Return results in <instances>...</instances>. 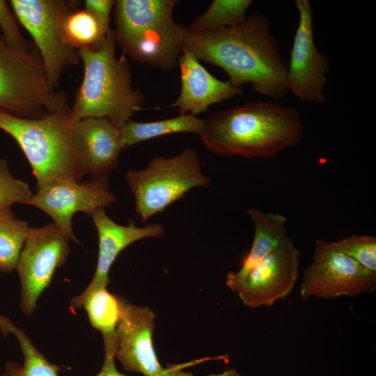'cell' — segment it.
I'll return each instance as SVG.
<instances>
[{
  "mask_svg": "<svg viewBox=\"0 0 376 376\" xmlns=\"http://www.w3.org/2000/svg\"><path fill=\"white\" fill-rule=\"evenodd\" d=\"M184 47L198 61L223 69L235 86L251 83L256 93L275 100L289 92L288 64L271 32L269 20L261 13H253L233 27L189 32Z\"/></svg>",
  "mask_w": 376,
  "mask_h": 376,
  "instance_id": "6da1fadb",
  "label": "cell"
},
{
  "mask_svg": "<svg viewBox=\"0 0 376 376\" xmlns=\"http://www.w3.org/2000/svg\"><path fill=\"white\" fill-rule=\"evenodd\" d=\"M304 134L297 109L273 102H250L209 114L199 134L219 156L271 158L295 146Z\"/></svg>",
  "mask_w": 376,
  "mask_h": 376,
  "instance_id": "7a4b0ae2",
  "label": "cell"
},
{
  "mask_svg": "<svg viewBox=\"0 0 376 376\" xmlns=\"http://www.w3.org/2000/svg\"><path fill=\"white\" fill-rule=\"evenodd\" d=\"M76 123L67 96L39 118L19 117L0 109V129L22 149L37 189L58 181L81 182L86 174L78 153Z\"/></svg>",
  "mask_w": 376,
  "mask_h": 376,
  "instance_id": "3957f363",
  "label": "cell"
},
{
  "mask_svg": "<svg viewBox=\"0 0 376 376\" xmlns=\"http://www.w3.org/2000/svg\"><path fill=\"white\" fill-rule=\"evenodd\" d=\"M116 43L114 31L110 29L97 49L77 51L84 77L71 107L76 121L104 118L121 130L141 109L144 93L132 88L129 63L123 56H116Z\"/></svg>",
  "mask_w": 376,
  "mask_h": 376,
  "instance_id": "277c9868",
  "label": "cell"
},
{
  "mask_svg": "<svg viewBox=\"0 0 376 376\" xmlns=\"http://www.w3.org/2000/svg\"><path fill=\"white\" fill-rule=\"evenodd\" d=\"M176 0H117L116 42L136 62L164 72L178 65L187 26L175 22Z\"/></svg>",
  "mask_w": 376,
  "mask_h": 376,
  "instance_id": "5b68a950",
  "label": "cell"
},
{
  "mask_svg": "<svg viewBox=\"0 0 376 376\" xmlns=\"http://www.w3.org/2000/svg\"><path fill=\"white\" fill-rule=\"evenodd\" d=\"M125 180L141 223L163 212L191 189L210 185L194 148L171 157H155L145 169L127 171Z\"/></svg>",
  "mask_w": 376,
  "mask_h": 376,
  "instance_id": "8992f818",
  "label": "cell"
},
{
  "mask_svg": "<svg viewBox=\"0 0 376 376\" xmlns=\"http://www.w3.org/2000/svg\"><path fill=\"white\" fill-rule=\"evenodd\" d=\"M65 96L49 89L36 47L13 49L0 32V109L19 117L39 118Z\"/></svg>",
  "mask_w": 376,
  "mask_h": 376,
  "instance_id": "52a82bcc",
  "label": "cell"
},
{
  "mask_svg": "<svg viewBox=\"0 0 376 376\" xmlns=\"http://www.w3.org/2000/svg\"><path fill=\"white\" fill-rule=\"evenodd\" d=\"M9 3L18 22L33 38L49 88L54 92L64 70L80 61L63 33L64 18L72 10L62 0H11Z\"/></svg>",
  "mask_w": 376,
  "mask_h": 376,
  "instance_id": "ba28073f",
  "label": "cell"
},
{
  "mask_svg": "<svg viewBox=\"0 0 376 376\" xmlns=\"http://www.w3.org/2000/svg\"><path fill=\"white\" fill-rule=\"evenodd\" d=\"M375 289V273L338 251L332 242L316 239L313 261L300 285L302 299L355 296Z\"/></svg>",
  "mask_w": 376,
  "mask_h": 376,
  "instance_id": "9c48e42d",
  "label": "cell"
},
{
  "mask_svg": "<svg viewBox=\"0 0 376 376\" xmlns=\"http://www.w3.org/2000/svg\"><path fill=\"white\" fill-rule=\"evenodd\" d=\"M70 240L54 222L30 227L15 269L21 285L20 308L26 315L34 311L55 270L65 263Z\"/></svg>",
  "mask_w": 376,
  "mask_h": 376,
  "instance_id": "30bf717a",
  "label": "cell"
},
{
  "mask_svg": "<svg viewBox=\"0 0 376 376\" xmlns=\"http://www.w3.org/2000/svg\"><path fill=\"white\" fill-rule=\"evenodd\" d=\"M299 24L288 64L286 83L288 91L306 103L324 104L323 88L329 58L316 47L313 35V13L308 0H296Z\"/></svg>",
  "mask_w": 376,
  "mask_h": 376,
  "instance_id": "8fae6325",
  "label": "cell"
},
{
  "mask_svg": "<svg viewBox=\"0 0 376 376\" xmlns=\"http://www.w3.org/2000/svg\"><path fill=\"white\" fill-rule=\"evenodd\" d=\"M121 313L116 328V357L125 370L144 376H194L181 371L184 365L164 368L152 344L155 315L146 306H137L120 299ZM230 376L228 371L219 375Z\"/></svg>",
  "mask_w": 376,
  "mask_h": 376,
  "instance_id": "7c38bea8",
  "label": "cell"
},
{
  "mask_svg": "<svg viewBox=\"0 0 376 376\" xmlns=\"http://www.w3.org/2000/svg\"><path fill=\"white\" fill-rule=\"evenodd\" d=\"M117 197L109 189V180L58 181L37 189L28 205L48 214L72 240L77 241L72 219L77 212L91 215L115 203Z\"/></svg>",
  "mask_w": 376,
  "mask_h": 376,
  "instance_id": "4fadbf2b",
  "label": "cell"
},
{
  "mask_svg": "<svg viewBox=\"0 0 376 376\" xmlns=\"http://www.w3.org/2000/svg\"><path fill=\"white\" fill-rule=\"evenodd\" d=\"M300 253L288 236L247 275L236 292L249 308L271 306L292 290L298 278Z\"/></svg>",
  "mask_w": 376,
  "mask_h": 376,
  "instance_id": "5bb4252c",
  "label": "cell"
},
{
  "mask_svg": "<svg viewBox=\"0 0 376 376\" xmlns=\"http://www.w3.org/2000/svg\"><path fill=\"white\" fill-rule=\"evenodd\" d=\"M96 228L99 250L95 274L86 288L70 301V306L79 308L84 298L92 291L107 287L109 282V272L120 253L133 242L147 237H160L165 232L160 224H152L143 227L136 226L132 221L124 226L116 223L107 216L104 209L91 215Z\"/></svg>",
  "mask_w": 376,
  "mask_h": 376,
  "instance_id": "9a60e30c",
  "label": "cell"
},
{
  "mask_svg": "<svg viewBox=\"0 0 376 376\" xmlns=\"http://www.w3.org/2000/svg\"><path fill=\"white\" fill-rule=\"evenodd\" d=\"M181 88L177 100L171 105L180 115H197L205 112L214 104L242 94V88L211 75L196 56L186 48L178 60Z\"/></svg>",
  "mask_w": 376,
  "mask_h": 376,
  "instance_id": "2e32d148",
  "label": "cell"
},
{
  "mask_svg": "<svg viewBox=\"0 0 376 376\" xmlns=\"http://www.w3.org/2000/svg\"><path fill=\"white\" fill-rule=\"evenodd\" d=\"M78 153L86 173L94 180H109L118 168L124 149L120 130L107 118H88L76 123Z\"/></svg>",
  "mask_w": 376,
  "mask_h": 376,
  "instance_id": "e0dca14e",
  "label": "cell"
},
{
  "mask_svg": "<svg viewBox=\"0 0 376 376\" xmlns=\"http://www.w3.org/2000/svg\"><path fill=\"white\" fill-rule=\"evenodd\" d=\"M246 212L254 224L255 231L251 247L243 258L241 267L227 274L226 285L235 292L250 272L288 237L284 215L256 207L248 208Z\"/></svg>",
  "mask_w": 376,
  "mask_h": 376,
  "instance_id": "ac0fdd59",
  "label": "cell"
},
{
  "mask_svg": "<svg viewBox=\"0 0 376 376\" xmlns=\"http://www.w3.org/2000/svg\"><path fill=\"white\" fill-rule=\"evenodd\" d=\"M203 119L192 114L160 120L158 121L141 123L132 119L127 121L120 130L124 148L140 142L175 133H194L200 134Z\"/></svg>",
  "mask_w": 376,
  "mask_h": 376,
  "instance_id": "d6986e66",
  "label": "cell"
},
{
  "mask_svg": "<svg viewBox=\"0 0 376 376\" xmlns=\"http://www.w3.org/2000/svg\"><path fill=\"white\" fill-rule=\"evenodd\" d=\"M81 307L86 310L91 324L102 335L104 344L117 343L116 328L120 318V300L107 287L90 292Z\"/></svg>",
  "mask_w": 376,
  "mask_h": 376,
  "instance_id": "ffe728a7",
  "label": "cell"
},
{
  "mask_svg": "<svg viewBox=\"0 0 376 376\" xmlns=\"http://www.w3.org/2000/svg\"><path fill=\"white\" fill-rule=\"evenodd\" d=\"M109 30L93 13L84 8L70 11L63 22L65 41L77 51L97 49Z\"/></svg>",
  "mask_w": 376,
  "mask_h": 376,
  "instance_id": "44dd1931",
  "label": "cell"
},
{
  "mask_svg": "<svg viewBox=\"0 0 376 376\" xmlns=\"http://www.w3.org/2000/svg\"><path fill=\"white\" fill-rule=\"evenodd\" d=\"M251 0H214L207 10L187 26L191 33L221 30L237 26L246 18Z\"/></svg>",
  "mask_w": 376,
  "mask_h": 376,
  "instance_id": "7402d4cb",
  "label": "cell"
},
{
  "mask_svg": "<svg viewBox=\"0 0 376 376\" xmlns=\"http://www.w3.org/2000/svg\"><path fill=\"white\" fill-rule=\"evenodd\" d=\"M30 227L19 219L11 207L0 210V272L10 273L16 269L19 256Z\"/></svg>",
  "mask_w": 376,
  "mask_h": 376,
  "instance_id": "603a6c76",
  "label": "cell"
},
{
  "mask_svg": "<svg viewBox=\"0 0 376 376\" xmlns=\"http://www.w3.org/2000/svg\"><path fill=\"white\" fill-rule=\"evenodd\" d=\"M340 252L350 257L366 269L376 274V237L353 235L332 242Z\"/></svg>",
  "mask_w": 376,
  "mask_h": 376,
  "instance_id": "cb8c5ba5",
  "label": "cell"
},
{
  "mask_svg": "<svg viewBox=\"0 0 376 376\" xmlns=\"http://www.w3.org/2000/svg\"><path fill=\"white\" fill-rule=\"evenodd\" d=\"M33 194L29 185L14 177L7 162L0 158V210L15 203L28 205Z\"/></svg>",
  "mask_w": 376,
  "mask_h": 376,
  "instance_id": "d4e9b609",
  "label": "cell"
},
{
  "mask_svg": "<svg viewBox=\"0 0 376 376\" xmlns=\"http://www.w3.org/2000/svg\"><path fill=\"white\" fill-rule=\"evenodd\" d=\"M9 5L6 1L0 0V32L6 42L12 48L29 51L34 47L22 34L19 22Z\"/></svg>",
  "mask_w": 376,
  "mask_h": 376,
  "instance_id": "484cf974",
  "label": "cell"
},
{
  "mask_svg": "<svg viewBox=\"0 0 376 376\" xmlns=\"http://www.w3.org/2000/svg\"><path fill=\"white\" fill-rule=\"evenodd\" d=\"M114 3L113 0H86L84 9L93 13L105 28L109 29L110 15Z\"/></svg>",
  "mask_w": 376,
  "mask_h": 376,
  "instance_id": "4316f807",
  "label": "cell"
},
{
  "mask_svg": "<svg viewBox=\"0 0 376 376\" xmlns=\"http://www.w3.org/2000/svg\"><path fill=\"white\" fill-rule=\"evenodd\" d=\"M117 345H104V359L100 371L95 376H126L121 374L115 365Z\"/></svg>",
  "mask_w": 376,
  "mask_h": 376,
  "instance_id": "83f0119b",
  "label": "cell"
},
{
  "mask_svg": "<svg viewBox=\"0 0 376 376\" xmlns=\"http://www.w3.org/2000/svg\"><path fill=\"white\" fill-rule=\"evenodd\" d=\"M0 376H23L22 366L15 362H8L5 372Z\"/></svg>",
  "mask_w": 376,
  "mask_h": 376,
  "instance_id": "f1b7e54d",
  "label": "cell"
}]
</instances>
